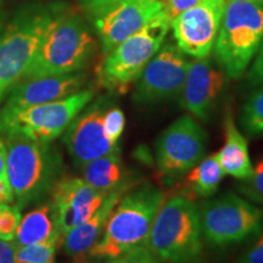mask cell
I'll return each mask as SVG.
<instances>
[{
	"label": "cell",
	"mask_w": 263,
	"mask_h": 263,
	"mask_svg": "<svg viewBox=\"0 0 263 263\" xmlns=\"http://www.w3.org/2000/svg\"><path fill=\"white\" fill-rule=\"evenodd\" d=\"M163 201L164 193L155 184L134 183L118 200L100 239L87 255L116 259L146 246L151 226Z\"/></svg>",
	"instance_id": "cell-1"
},
{
	"label": "cell",
	"mask_w": 263,
	"mask_h": 263,
	"mask_svg": "<svg viewBox=\"0 0 263 263\" xmlns=\"http://www.w3.org/2000/svg\"><path fill=\"white\" fill-rule=\"evenodd\" d=\"M6 174L18 209L38 202L62 178L64 161L51 143L33 140L18 133L5 134Z\"/></svg>",
	"instance_id": "cell-2"
},
{
	"label": "cell",
	"mask_w": 263,
	"mask_h": 263,
	"mask_svg": "<svg viewBox=\"0 0 263 263\" xmlns=\"http://www.w3.org/2000/svg\"><path fill=\"white\" fill-rule=\"evenodd\" d=\"M95 48L97 43L83 20L62 10L43 38L22 80L81 71L93 58Z\"/></svg>",
	"instance_id": "cell-3"
},
{
	"label": "cell",
	"mask_w": 263,
	"mask_h": 263,
	"mask_svg": "<svg viewBox=\"0 0 263 263\" xmlns=\"http://www.w3.org/2000/svg\"><path fill=\"white\" fill-rule=\"evenodd\" d=\"M147 248L162 263H195L202 254L196 203L182 195L164 199L151 226Z\"/></svg>",
	"instance_id": "cell-4"
},
{
	"label": "cell",
	"mask_w": 263,
	"mask_h": 263,
	"mask_svg": "<svg viewBox=\"0 0 263 263\" xmlns=\"http://www.w3.org/2000/svg\"><path fill=\"white\" fill-rule=\"evenodd\" d=\"M263 41V4L227 0L215 47V58L229 77H241Z\"/></svg>",
	"instance_id": "cell-5"
},
{
	"label": "cell",
	"mask_w": 263,
	"mask_h": 263,
	"mask_svg": "<svg viewBox=\"0 0 263 263\" xmlns=\"http://www.w3.org/2000/svg\"><path fill=\"white\" fill-rule=\"evenodd\" d=\"M62 10H25L0 34V104L24 77L29 62Z\"/></svg>",
	"instance_id": "cell-6"
},
{
	"label": "cell",
	"mask_w": 263,
	"mask_h": 263,
	"mask_svg": "<svg viewBox=\"0 0 263 263\" xmlns=\"http://www.w3.org/2000/svg\"><path fill=\"white\" fill-rule=\"evenodd\" d=\"M170 26L171 18L162 10L143 28L105 55L106 58L99 70L100 83L110 90L128 89L162 47Z\"/></svg>",
	"instance_id": "cell-7"
},
{
	"label": "cell",
	"mask_w": 263,
	"mask_h": 263,
	"mask_svg": "<svg viewBox=\"0 0 263 263\" xmlns=\"http://www.w3.org/2000/svg\"><path fill=\"white\" fill-rule=\"evenodd\" d=\"M199 211L202 238L211 245L238 244L262 232L263 210L235 193L207 199Z\"/></svg>",
	"instance_id": "cell-8"
},
{
	"label": "cell",
	"mask_w": 263,
	"mask_h": 263,
	"mask_svg": "<svg viewBox=\"0 0 263 263\" xmlns=\"http://www.w3.org/2000/svg\"><path fill=\"white\" fill-rule=\"evenodd\" d=\"M207 134L190 115H183L157 138L155 161L161 177L173 184L206 155Z\"/></svg>",
	"instance_id": "cell-9"
},
{
	"label": "cell",
	"mask_w": 263,
	"mask_h": 263,
	"mask_svg": "<svg viewBox=\"0 0 263 263\" xmlns=\"http://www.w3.org/2000/svg\"><path fill=\"white\" fill-rule=\"evenodd\" d=\"M93 98V89H82L59 100L28 107L0 124V134L18 133L33 140L51 143L65 133Z\"/></svg>",
	"instance_id": "cell-10"
},
{
	"label": "cell",
	"mask_w": 263,
	"mask_h": 263,
	"mask_svg": "<svg viewBox=\"0 0 263 263\" xmlns=\"http://www.w3.org/2000/svg\"><path fill=\"white\" fill-rule=\"evenodd\" d=\"M190 62L174 44H164L147 62L136 81L133 101L151 105L168 100L182 91Z\"/></svg>",
	"instance_id": "cell-11"
},
{
	"label": "cell",
	"mask_w": 263,
	"mask_h": 263,
	"mask_svg": "<svg viewBox=\"0 0 263 263\" xmlns=\"http://www.w3.org/2000/svg\"><path fill=\"white\" fill-rule=\"evenodd\" d=\"M226 3L227 0H199L171 21L180 51L195 59L209 57L218 35Z\"/></svg>",
	"instance_id": "cell-12"
},
{
	"label": "cell",
	"mask_w": 263,
	"mask_h": 263,
	"mask_svg": "<svg viewBox=\"0 0 263 263\" xmlns=\"http://www.w3.org/2000/svg\"><path fill=\"white\" fill-rule=\"evenodd\" d=\"M107 105L101 99L88 108L84 107L65 130L62 141L80 168L89 161L118 149V145L111 143L105 130L104 116Z\"/></svg>",
	"instance_id": "cell-13"
},
{
	"label": "cell",
	"mask_w": 263,
	"mask_h": 263,
	"mask_svg": "<svg viewBox=\"0 0 263 263\" xmlns=\"http://www.w3.org/2000/svg\"><path fill=\"white\" fill-rule=\"evenodd\" d=\"M85 83V76L80 72L50 76V77L21 80L9 91L6 101L0 108V124L26 108L59 100L77 93Z\"/></svg>",
	"instance_id": "cell-14"
},
{
	"label": "cell",
	"mask_w": 263,
	"mask_h": 263,
	"mask_svg": "<svg viewBox=\"0 0 263 263\" xmlns=\"http://www.w3.org/2000/svg\"><path fill=\"white\" fill-rule=\"evenodd\" d=\"M160 0H127L95 16V28L104 55L139 31L162 11Z\"/></svg>",
	"instance_id": "cell-15"
},
{
	"label": "cell",
	"mask_w": 263,
	"mask_h": 263,
	"mask_svg": "<svg viewBox=\"0 0 263 263\" xmlns=\"http://www.w3.org/2000/svg\"><path fill=\"white\" fill-rule=\"evenodd\" d=\"M107 194L93 188L83 178L59 179L51 190V205L62 236L90 218Z\"/></svg>",
	"instance_id": "cell-16"
},
{
	"label": "cell",
	"mask_w": 263,
	"mask_h": 263,
	"mask_svg": "<svg viewBox=\"0 0 263 263\" xmlns=\"http://www.w3.org/2000/svg\"><path fill=\"white\" fill-rule=\"evenodd\" d=\"M226 85L224 72L211 59H196L189 64L180 91V104L197 120L207 122Z\"/></svg>",
	"instance_id": "cell-17"
},
{
	"label": "cell",
	"mask_w": 263,
	"mask_h": 263,
	"mask_svg": "<svg viewBox=\"0 0 263 263\" xmlns=\"http://www.w3.org/2000/svg\"><path fill=\"white\" fill-rule=\"evenodd\" d=\"M129 188L118 189L108 193L103 205L99 207L90 218H88L82 224L74 227L73 229L66 233L64 235V242H62V248H64L66 255L77 258L87 255L90 251V249L97 244L98 240L103 234L108 217H110L118 200Z\"/></svg>",
	"instance_id": "cell-18"
},
{
	"label": "cell",
	"mask_w": 263,
	"mask_h": 263,
	"mask_svg": "<svg viewBox=\"0 0 263 263\" xmlns=\"http://www.w3.org/2000/svg\"><path fill=\"white\" fill-rule=\"evenodd\" d=\"M224 144L218 153H216L223 172L239 180L249 178L254 171L249 154L248 141L244 134L236 127L234 116L228 106L226 108L224 120Z\"/></svg>",
	"instance_id": "cell-19"
},
{
	"label": "cell",
	"mask_w": 263,
	"mask_h": 263,
	"mask_svg": "<svg viewBox=\"0 0 263 263\" xmlns=\"http://www.w3.org/2000/svg\"><path fill=\"white\" fill-rule=\"evenodd\" d=\"M81 170L85 182L104 193L129 188L134 184L121 159L120 149L89 161Z\"/></svg>",
	"instance_id": "cell-20"
},
{
	"label": "cell",
	"mask_w": 263,
	"mask_h": 263,
	"mask_svg": "<svg viewBox=\"0 0 263 263\" xmlns=\"http://www.w3.org/2000/svg\"><path fill=\"white\" fill-rule=\"evenodd\" d=\"M62 239L51 202L32 210L20 221L14 244L16 248Z\"/></svg>",
	"instance_id": "cell-21"
},
{
	"label": "cell",
	"mask_w": 263,
	"mask_h": 263,
	"mask_svg": "<svg viewBox=\"0 0 263 263\" xmlns=\"http://www.w3.org/2000/svg\"><path fill=\"white\" fill-rule=\"evenodd\" d=\"M224 172L218 162L216 154L205 156L186 173V184L196 196L209 199L217 192Z\"/></svg>",
	"instance_id": "cell-22"
},
{
	"label": "cell",
	"mask_w": 263,
	"mask_h": 263,
	"mask_svg": "<svg viewBox=\"0 0 263 263\" xmlns=\"http://www.w3.org/2000/svg\"><path fill=\"white\" fill-rule=\"evenodd\" d=\"M239 121L248 137H263V87L248 99L241 108Z\"/></svg>",
	"instance_id": "cell-23"
},
{
	"label": "cell",
	"mask_w": 263,
	"mask_h": 263,
	"mask_svg": "<svg viewBox=\"0 0 263 263\" xmlns=\"http://www.w3.org/2000/svg\"><path fill=\"white\" fill-rule=\"evenodd\" d=\"M61 239L16 248V263H54Z\"/></svg>",
	"instance_id": "cell-24"
},
{
	"label": "cell",
	"mask_w": 263,
	"mask_h": 263,
	"mask_svg": "<svg viewBox=\"0 0 263 263\" xmlns=\"http://www.w3.org/2000/svg\"><path fill=\"white\" fill-rule=\"evenodd\" d=\"M236 190L249 201L263 206V159L254 167L249 178L236 184Z\"/></svg>",
	"instance_id": "cell-25"
},
{
	"label": "cell",
	"mask_w": 263,
	"mask_h": 263,
	"mask_svg": "<svg viewBox=\"0 0 263 263\" xmlns=\"http://www.w3.org/2000/svg\"><path fill=\"white\" fill-rule=\"evenodd\" d=\"M21 218V209L16 205L3 203L0 212V239L5 241H14Z\"/></svg>",
	"instance_id": "cell-26"
},
{
	"label": "cell",
	"mask_w": 263,
	"mask_h": 263,
	"mask_svg": "<svg viewBox=\"0 0 263 263\" xmlns=\"http://www.w3.org/2000/svg\"><path fill=\"white\" fill-rule=\"evenodd\" d=\"M104 124L108 139L115 145H118V141L122 137L124 127H126V117H124L123 111L120 107L108 104L105 111Z\"/></svg>",
	"instance_id": "cell-27"
},
{
	"label": "cell",
	"mask_w": 263,
	"mask_h": 263,
	"mask_svg": "<svg viewBox=\"0 0 263 263\" xmlns=\"http://www.w3.org/2000/svg\"><path fill=\"white\" fill-rule=\"evenodd\" d=\"M114 263H162L151 250L146 246H141L136 250L127 252L126 255L116 258Z\"/></svg>",
	"instance_id": "cell-28"
},
{
	"label": "cell",
	"mask_w": 263,
	"mask_h": 263,
	"mask_svg": "<svg viewBox=\"0 0 263 263\" xmlns=\"http://www.w3.org/2000/svg\"><path fill=\"white\" fill-rule=\"evenodd\" d=\"M123 2L127 0H80L82 8L94 17Z\"/></svg>",
	"instance_id": "cell-29"
},
{
	"label": "cell",
	"mask_w": 263,
	"mask_h": 263,
	"mask_svg": "<svg viewBox=\"0 0 263 263\" xmlns=\"http://www.w3.org/2000/svg\"><path fill=\"white\" fill-rule=\"evenodd\" d=\"M197 2L199 0H160V3L162 4L163 11L171 18V21L176 16H178L183 11L195 5Z\"/></svg>",
	"instance_id": "cell-30"
},
{
	"label": "cell",
	"mask_w": 263,
	"mask_h": 263,
	"mask_svg": "<svg viewBox=\"0 0 263 263\" xmlns=\"http://www.w3.org/2000/svg\"><path fill=\"white\" fill-rule=\"evenodd\" d=\"M248 82L252 87H259L263 85V41L261 43L257 54H256V59L250 67L248 73Z\"/></svg>",
	"instance_id": "cell-31"
},
{
	"label": "cell",
	"mask_w": 263,
	"mask_h": 263,
	"mask_svg": "<svg viewBox=\"0 0 263 263\" xmlns=\"http://www.w3.org/2000/svg\"><path fill=\"white\" fill-rule=\"evenodd\" d=\"M235 263H263V233L258 236L255 244L236 259Z\"/></svg>",
	"instance_id": "cell-32"
},
{
	"label": "cell",
	"mask_w": 263,
	"mask_h": 263,
	"mask_svg": "<svg viewBox=\"0 0 263 263\" xmlns=\"http://www.w3.org/2000/svg\"><path fill=\"white\" fill-rule=\"evenodd\" d=\"M0 263H16V245L14 241L0 239Z\"/></svg>",
	"instance_id": "cell-33"
},
{
	"label": "cell",
	"mask_w": 263,
	"mask_h": 263,
	"mask_svg": "<svg viewBox=\"0 0 263 263\" xmlns=\"http://www.w3.org/2000/svg\"><path fill=\"white\" fill-rule=\"evenodd\" d=\"M14 202V193L10 185L8 174L0 177V203H12Z\"/></svg>",
	"instance_id": "cell-34"
},
{
	"label": "cell",
	"mask_w": 263,
	"mask_h": 263,
	"mask_svg": "<svg viewBox=\"0 0 263 263\" xmlns=\"http://www.w3.org/2000/svg\"><path fill=\"white\" fill-rule=\"evenodd\" d=\"M115 259L107 258V257H97V256L90 255H83L81 257L74 258L72 263H114Z\"/></svg>",
	"instance_id": "cell-35"
},
{
	"label": "cell",
	"mask_w": 263,
	"mask_h": 263,
	"mask_svg": "<svg viewBox=\"0 0 263 263\" xmlns=\"http://www.w3.org/2000/svg\"><path fill=\"white\" fill-rule=\"evenodd\" d=\"M6 156H8L6 144L0 140V177L6 174Z\"/></svg>",
	"instance_id": "cell-36"
},
{
	"label": "cell",
	"mask_w": 263,
	"mask_h": 263,
	"mask_svg": "<svg viewBox=\"0 0 263 263\" xmlns=\"http://www.w3.org/2000/svg\"><path fill=\"white\" fill-rule=\"evenodd\" d=\"M255 2H258V3H262V4H263V0H255Z\"/></svg>",
	"instance_id": "cell-37"
},
{
	"label": "cell",
	"mask_w": 263,
	"mask_h": 263,
	"mask_svg": "<svg viewBox=\"0 0 263 263\" xmlns=\"http://www.w3.org/2000/svg\"><path fill=\"white\" fill-rule=\"evenodd\" d=\"M2 205H3V203H0V212H2Z\"/></svg>",
	"instance_id": "cell-38"
}]
</instances>
